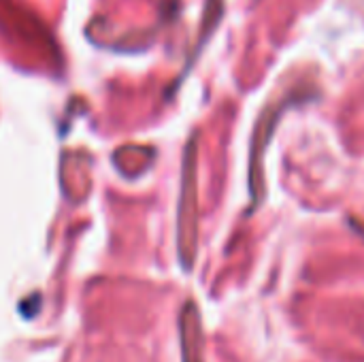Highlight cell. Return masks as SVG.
Instances as JSON below:
<instances>
[{
	"mask_svg": "<svg viewBox=\"0 0 364 362\" xmlns=\"http://www.w3.org/2000/svg\"><path fill=\"white\" fill-rule=\"evenodd\" d=\"M198 245V211H196V137L186 147L183 177H181V198L177 218V250L179 260L186 271L192 269Z\"/></svg>",
	"mask_w": 364,
	"mask_h": 362,
	"instance_id": "6da1fadb",
	"label": "cell"
},
{
	"mask_svg": "<svg viewBox=\"0 0 364 362\" xmlns=\"http://www.w3.org/2000/svg\"><path fill=\"white\" fill-rule=\"evenodd\" d=\"M294 102V98H286L273 107H269L256 128V134H254V145H252V169H250V192H252V198H254V205L260 203L262 198V173H260V158H262V149L267 147L269 143V137H271V130L279 117V113L290 105Z\"/></svg>",
	"mask_w": 364,
	"mask_h": 362,
	"instance_id": "7a4b0ae2",
	"label": "cell"
},
{
	"mask_svg": "<svg viewBox=\"0 0 364 362\" xmlns=\"http://www.w3.org/2000/svg\"><path fill=\"white\" fill-rule=\"evenodd\" d=\"M181 362H205V331L198 307L188 301L179 314Z\"/></svg>",
	"mask_w": 364,
	"mask_h": 362,
	"instance_id": "3957f363",
	"label": "cell"
}]
</instances>
